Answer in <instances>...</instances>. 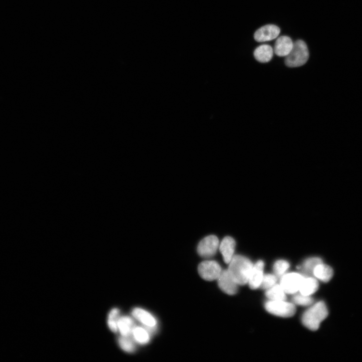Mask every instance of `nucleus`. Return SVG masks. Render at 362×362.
I'll return each instance as SVG.
<instances>
[{
    "label": "nucleus",
    "instance_id": "22",
    "mask_svg": "<svg viewBox=\"0 0 362 362\" xmlns=\"http://www.w3.org/2000/svg\"><path fill=\"white\" fill-rule=\"evenodd\" d=\"M119 344L124 351L132 353L136 350L135 344L130 337H121L119 339Z\"/></svg>",
    "mask_w": 362,
    "mask_h": 362
},
{
    "label": "nucleus",
    "instance_id": "5",
    "mask_svg": "<svg viewBox=\"0 0 362 362\" xmlns=\"http://www.w3.org/2000/svg\"><path fill=\"white\" fill-rule=\"evenodd\" d=\"M198 270L201 277L209 281L217 280L223 271L221 266L214 261H206L201 263L198 266Z\"/></svg>",
    "mask_w": 362,
    "mask_h": 362
},
{
    "label": "nucleus",
    "instance_id": "10",
    "mask_svg": "<svg viewBox=\"0 0 362 362\" xmlns=\"http://www.w3.org/2000/svg\"><path fill=\"white\" fill-rule=\"evenodd\" d=\"M264 263L262 261H258L254 265L248 283L251 289H256L260 287L264 275Z\"/></svg>",
    "mask_w": 362,
    "mask_h": 362
},
{
    "label": "nucleus",
    "instance_id": "13",
    "mask_svg": "<svg viewBox=\"0 0 362 362\" xmlns=\"http://www.w3.org/2000/svg\"><path fill=\"white\" fill-rule=\"evenodd\" d=\"M291 39L287 36L279 37L275 44L274 53L279 57H287L291 52L293 47Z\"/></svg>",
    "mask_w": 362,
    "mask_h": 362
},
{
    "label": "nucleus",
    "instance_id": "24",
    "mask_svg": "<svg viewBox=\"0 0 362 362\" xmlns=\"http://www.w3.org/2000/svg\"><path fill=\"white\" fill-rule=\"evenodd\" d=\"M289 263L285 260H278L274 265V271L276 276L282 277L289 268Z\"/></svg>",
    "mask_w": 362,
    "mask_h": 362
},
{
    "label": "nucleus",
    "instance_id": "11",
    "mask_svg": "<svg viewBox=\"0 0 362 362\" xmlns=\"http://www.w3.org/2000/svg\"><path fill=\"white\" fill-rule=\"evenodd\" d=\"M235 248L236 241L230 237H225L219 244V250L222 253L226 263L229 264L234 256Z\"/></svg>",
    "mask_w": 362,
    "mask_h": 362
},
{
    "label": "nucleus",
    "instance_id": "2",
    "mask_svg": "<svg viewBox=\"0 0 362 362\" xmlns=\"http://www.w3.org/2000/svg\"><path fill=\"white\" fill-rule=\"evenodd\" d=\"M329 315L327 306L324 302H319L310 307L304 313L302 317L303 325L312 331L318 329L320 323Z\"/></svg>",
    "mask_w": 362,
    "mask_h": 362
},
{
    "label": "nucleus",
    "instance_id": "8",
    "mask_svg": "<svg viewBox=\"0 0 362 362\" xmlns=\"http://www.w3.org/2000/svg\"><path fill=\"white\" fill-rule=\"evenodd\" d=\"M217 280L219 287L225 293L233 295L237 293L238 284L232 277L227 270L223 271Z\"/></svg>",
    "mask_w": 362,
    "mask_h": 362
},
{
    "label": "nucleus",
    "instance_id": "16",
    "mask_svg": "<svg viewBox=\"0 0 362 362\" xmlns=\"http://www.w3.org/2000/svg\"><path fill=\"white\" fill-rule=\"evenodd\" d=\"M135 328L133 318L127 316L120 317L118 322V331L123 337H130Z\"/></svg>",
    "mask_w": 362,
    "mask_h": 362
},
{
    "label": "nucleus",
    "instance_id": "17",
    "mask_svg": "<svg viewBox=\"0 0 362 362\" xmlns=\"http://www.w3.org/2000/svg\"><path fill=\"white\" fill-rule=\"evenodd\" d=\"M318 287V282L316 279L304 277L299 291L303 295L310 296L317 291Z\"/></svg>",
    "mask_w": 362,
    "mask_h": 362
},
{
    "label": "nucleus",
    "instance_id": "12",
    "mask_svg": "<svg viewBox=\"0 0 362 362\" xmlns=\"http://www.w3.org/2000/svg\"><path fill=\"white\" fill-rule=\"evenodd\" d=\"M133 316L148 329H156L157 320L154 317L146 310L136 308L133 310Z\"/></svg>",
    "mask_w": 362,
    "mask_h": 362
},
{
    "label": "nucleus",
    "instance_id": "21",
    "mask_svg": "<svg viewBox=\"0 0 362 362\" xmlns=\"http://www.w3.org/2000/svg\"><path fill=\"white\" fill-rule=\"evenodd\" d=\"M321 258L317 257L307 258L303 264L302 269L304 272L308 274H313L315 268L318 264L322 263Z\"/></svg>",
    "mask_w": 362,
    "mask_h": 362
},
{
    "label": "nucleus",
    "instance_id": "4",
    "mask_svg": "<svg viewBox=\"0 0 362 362\" xmlns=\"http://www.w3.org/2000/svg\"><path fill=\"white\" fill-rule=\"evenodd\" d=\"M268 312L273 315L289 317L293 316L296 313V307L294 304L286 301H270L265 304Z\"/></svg>",
    "mask_w": 362,
    "mask_h": 362
},
{
    "label": "nucleus",
    "instance_id": "1",
    "mask_svg": "<svg viewBox=\"0 0 362 362\" xmlns=\"http://www.w3.org/2000/svg\"><path fill=\"white\" fill-rule=\"evenodd\" d=\"M228 271L238 284L243 286L248 283L254 265L248 258L241 255L234 256L229 263Z\"/></svg>",
    "mask_w": 362,
    "mask_h": 362
},
{
    "label": "nucleus",
    "instance_id": "19",
    "mask_svg": "<svg viewBox=\"0 0 362 362\" xmlns=\"http://www.w3.org/2000/svg\"><path fill=\"white\" fill-rule=\"evenodd\" d=\"M134 340L140 345H146L150 341V333L145 328L135 327L132 332Z\"/></svg>",
    "mask_w": 362,
    "mask_h": 362
},
{
    "label": "nucleus",
    "instance_id": "14",
    "mask_svg": "<svg viewBox=\"0 0 362 362\" xmlns=\"http://www.w3.org/2000/svg\"><path fill=\"white\" fill-rule=\"evenodd\" d=\"M273 54L274 50L272 47L268 45H263L255 49L254 55L257 61L266 63L272 59Z\"/></svg>",
    "mask_w": 362,
    "mask_h": 362
},
{
    "label": "nucleus",
    "instance_id": "25",
    "mask_svg": "<svg viewBox=\"0 0 362 362\" xmlns=\"http://www.w3.org/2000/svg\"><path fill=\"white\" fill-rule=\"evenodd\" d=\"M277 282V277L273 274L264 275L260 287L267 290L275 285Z\"/></svg>",
    "mask_w": 362,
    "mask_h": 362
},
{
    "label": "nucleus",
    "instance_id": "3",
    "mask_svg": "<svg viewBox=\"0 0 362 362\" xmlns=\"http://www.w3.org/2000/svg\"><path fill=\"white\" fill-rule=\"evenodd\" d=\"M309 57V51L305 43L297 41L289 54L286 57V65L290 68L300 67L305 64Z\"/></svg>",
    "mask_w": 362,
    "mask_h": 362
},
{
    "label": "nucleus",
    "instance_id": "18",
    "mask_svg": "<svg viewBox=\"0 0 362 362\" xmlns=\"http://www.w3.org/2000/svg\"><path fill=\"white\" fill-rule=\"evenodd\" d=\"M266 296L271 301H286L287 293L284 290L280 284H275L267 289Z\"/></svg>",
    "mask_w": 362,
    "mask_h": 362
},
{
    "label": "nucleus",
    "instance_id": "9",
    "mask_svg": "<svg viewBox=\"0 0 362 362\" xmlns=\"http://www.w3.org/2000/svg\"><path fill=\"white\" fill-rule=\"evenodd\" d=\"M280 29L277 26L268 24L257 30L254 34L255 40L259 43L272 41L278 37Z\"/></svg>",
    "mask_w": 362,
    "mask_h": 362
},
{
    "label": "nucleus",
    "instance_id": "15",
    "mask_svg": "<svg viewBox=\"0 0 362 362\" xmlns=\"http://www.w3.org/2000/svg\"><path fill=\"white\" fill-rule=\"evenodd\" d=\"M313 274L318 280L324 282H328L333 276V271L330 266L322 263L316 266Z\"/></svg>",
    "mask_w": 362,
    "mask_h": 362
},
{
    "label": "nucleus",
    "instance_id": "7",
    "mask_svg": "<svg viewBox=\"0 0 362 362\" xmlns=\"http://www.w3.org/2000/svg\"><path fill=\"white\" fill-rule=\"evenodd\" d=\"M218 238L211 235L204 238L199 243L197 248L198 254L203 257H211L217 252L219 247Z\"/></svg>",
    "mask_w": 362,
    "mask_h": 362
},
{
    "label": "nucleus",
    "instance_id": "23",
    "mask_svg": "<svg viewBox=\"0 0 362 362\" xmlns=\"http://www.w3.org/2000/svg\"><path fill=\"white\" fill-rule=\"evenodd\" d=\"M292 301L294 304L301 306L310 305L314 302V300L310 296H306L301 293L295 295L293 297Z\"/></svg>",
    "mask_w": 362,
    "mask_h": 362
},
{
    "label": "nucleus",
    "instance_id": "20",
    "mask_svg": "<svg viewBox=\"0 0 362 362\" xmlns=\"http://www.w3.org/2000/svg\"><path fill=\"white\" fill-rule=\"evenodd\" d=\"M120 311L117 308H114L111 310L108 317V326L113 332H118V322L120 318Z\"/></svg>",
    "mask_w": 362,
    "mask_h": 362
},
{
    "label": "nucleus",
    "instance_id": "6",
    "mask_svg": "<svg viewBox=\"0 0 362 362\" xmlns=\"http://www.w3.org/2000/svg\"><path fill=\"white\" fill-rule=\"evenodd\" d=\"M305 277L297 273H290L282 276L280 286L287 294H293L300 290Z\"/></svg>",
    "mask_w": 362,
    "mask_h": 362
}]
</instances>
